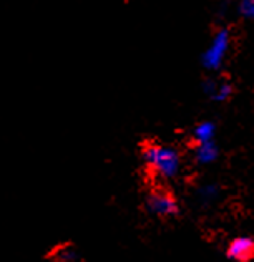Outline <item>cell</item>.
Instances as JSON below:
<instances>
[{"label":"cell","mask_w":254,"mask_h":262,"mask_svg":"<svg viewBox=\"0 0 254 262\" xmlns=\"http://www.w3.org/2000/svg\"><path fill=\"white\" fill-rule=\"evenodd\" d=\"M143 161L152 171V174L163 181L176 178L181 169V158L178 151L156 143H150L143 148Z\"/></svg>","instance_id":"1"},{"label":"cell","mask_w":254,"mask_h":262,"mask_svg":"<svg viewBox=\"0 0 254 262\" xmlns=\"http://www.w3.org/2000/svg\"><path fill=\"white\" fill-rule=\"evenodd\" d=\"M229 47H231V33L226 29L216 32V35L213 37L208 50L203 53V58H201L203 65L208 68V70H219L226 58V55H228Z\"/></svg>","instance_id":"2"},{"label":"cell","mask_w":254,"mask_h":262,"mask_svg":"<svg viewBox=\"0 0 254 262\" xmlns=\"http://www.w3.org/2000/svg\"><path fill=\"white\" fill-rule=\"evenodd\" d=\"M146 206L150 212H153L156 216L168 217L178 212V203L175 196L171 192L164 189H155L146 198Z\"/></svg>","instance_id":"3"},{"label":"cell","mask_w":254,"mask_h":262,"mask_svg":"<svg viewBox=\"0 0 254 262\" xmlns=\"http://www.w3.org/2000/svg\"><path fill=\"white\" fill-rule=\"evenodd\" d=\"M231 260L236 262H248L254 256V241L252 237L241 236L231 241V244L228 246V252H226Z\"/></svg>","instance_id":"4"},{"label":"cell","mask_w":254,"mask_h":262,"mask_svg":"<svg viewBox=\"0 0 254 262\" xmlns=\"http://www.w3.org/2000/svg\"><path fill=\"white\" fill-rule=\"evenodd\" d=\"M219 155V149L215 143L211 141H203L196 144L195 149V158L200 164H211L213 161H216V158Z\"/></svg>","instance_id":"5"},{"label":"cell","mask_w":254,"mask_h":262,"mask_svg":"<svg viewBox=\"0 0 254 262\" xmlns=\"http://www.w3.org/2000/svg\"><path fill=\"white\" fill-rule=\"evenodd\" d=\"M215 125L211 121H204L200 123L196 128H195V140L196 143H203V141H211L213 136H215Z\"/></svg>","instance_id":"6"},{"label":"cell","mask_w":254,"mask_h":262,"mask_svg":"<svg viewBox=\"0 0 254 262\" xmlns=\"http://www.w3.org/2000/svg\"><path fill=\"white\" fill-rule=\"evenodd\" d=\"M52 257L55 260H60V262H70V260H75L77 259V252L72 246H61V247H57V249L53 251Z\"/></svg>","instance_id":"7"},{"label":"cell","mask_w":254,"mask_h":262,"mask_svg":"<svg viewBox=\"0 0 254 262\" xmlns=\"http://www.w3.org/2000/svg\"><path fill=\"white\" fill-rule=\"evenodd\" d=\"M231 95H232V86L231 85H228V83L218 85L216 83V88H215V92H213L211 98L218 100V101H226V100H229Z\"/></svg>","instance_id":"8"},{"label":"cell","mask_w":254,"mask_h":262,"mask_svg":"<svg viewBox=\"0 0 254 262\" xmlns=\"http://www.w3.org/2000/svg\"><path fill=\"white\" fill-rule=\"evenodd\" d=\"M239 15L246 20H252L254 17V0H241L238 5Z\"/></svg>","instance_id":"9"},{"label":"cell","mask_w":254,"mask_h":262,"mask_svg":"<svg viewBox=\"0 0 254 262\" xmlns=\"http://www.w3.org/2000/svg\"><path fill=\"white\" fill-rule=\"evenodd\" d=\"M203 88H204V92H206V93H208V95L211 96V95H213V92H215V88H216V83H215V81L208 80V81H204Z\"/></svg>","instance_id":"10"}]
</instances>
